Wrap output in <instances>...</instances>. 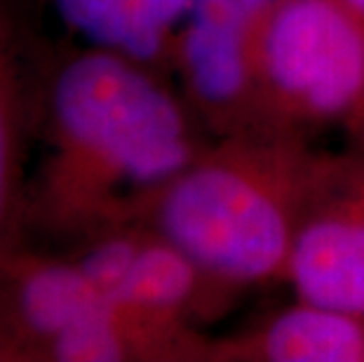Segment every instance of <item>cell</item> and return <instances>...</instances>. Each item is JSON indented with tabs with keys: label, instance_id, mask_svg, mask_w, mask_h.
I'll use <instances>...</instances> for the list:
<instances>
[{
	"label": "cell",
	"instance_id": "cell-1",
	"mask_svg": "<svg viewBox=\"0 0 364 362\" xmlns=\"http://www.w3.org/2000/svg\"><path fill=\"white\" fill-rule=\"evenodd\" d=\"M209 139L172 75L85 43L36 45L28 243L64 250L129 221Z\"/></svg>",
	"mask_w": 364,
	"mask_h": 362
},
{
	"label": "cell",
	"instance_id": "cell-2",
	"mask_svg": "<svg viewBox=\"0 0 364 362\" xmlns=\"http://www.w3.org/2000/svg\"><path fill=\"white\" fill-rule=\"evenodd\" d=\"M350 153L282 129L212 137L139 200L129 221L172 240L242 297L284 284L301 221Z\"/></svg>",
	"mask_w": 364,
	"mask_h": 362
},
{
	"label": "cell",
	"instance_id": "cell-3",
	"mask_svg": "<svg viewBox=\"0 0 364 362\" xmlns=\"http://www.w3.org/2000/svg\"><path fill=\"white\" fill-rule=\"evenodd\" d=\"M261 129L364 151V14L346 0H277L257 57Z\"/></svg>",
	"mask_w": 364,
	"mask_h": 362
},
{
	"label": "cell",
	"instance_id": "cell-4",
	"mask_svg": "<svg viewBox=\"0 0 364 362\" xmlns=\"http://www.w3.org/2000/svg\"><path fill=\"white\" fill-rule=\"evenodd\" d=\"M277 0H193L172 78L212 137L261 129L257 57Z\"/></svg>",
	"mask_w": 364,
	"mask_h": 362
},
{
	"label": "cell",
	"instance_id": "cell-5",
	"mask_svg": "<svg viewBox=\"0 0 364 362\" xmlns=\"http://www.w3.org/2000/svg\"><path fill=\"white\" fill-rule=\"evenodd\" d=\"M294 297L364 315V151L308 210L287 264Z\"/></svg>",
	"mask_w": 364,
	"mask_h": 362
},
{
	"label": "cell",
	"instance_id": "cell-6",
	"mask_svg": "<svg viewBox=\"0 0 364 362\" xmlns=\"http://www.w3.org/2000/svg\"><path fill=\"white\" fill-rule=\"evenodd\" d=\"M104 302L61 250L28 243L0 261V339L14 362H45L50 346Z\"/></svg>",
	"mask_w": 364,
	"mask_h": 362
},
{
	"label": "cell",
	"instance_id": "cell-7",
	"mask_svg": "<svg viewBox=\"0 0 364 362\" xmlns=\"http://www.w3.org/2000/svg\"><path fill=\"white\" fill-rule=\"evenodd\" d=\"M36 43L12 0H0V261L28 245L26 188L33 156Z\"/></svg>",
	"mask_w": 364,
	"mask_h": 362
},
{
	"label": "cell",
	"instance_id": "cell-8",
	"mask_svg": "<svg viewBox=\"0 0 364 362\" xmlns=\"http://www.w3.org/2000/svg\"><path fill=\"white\" fill-rule=\"evenodd\" d=\"M207 362H364V315L294 297L233 332L212 334Z\"/></svg>",
	"mask_w": 364,
	"mask_h": 362
},
{
	"label": "cell",
	"instance_id": "cell-9",
	"mask_svg": "<svg viewBox=\"0 0 364 362\" xmlns=\"http://www.w3.org/2000/svg\"><path fill=\"white\" fill-rule=\"evenodd\" d=\"M80 43L172 75L176 36L193 0H50Z\"/></svg>",
	"mask_w": 364,
	"mask_h": 362
},
{
	"label": "cell",
	"instance_id": "cell-10",
	"mask_svg": "<svg viewBox=\"0 0 364 362\" xmlns=\"http://www.w3.org/2000/svg\"><path fill=\"white\" fill-rule=\"evenodd\" d=\"M0 362H14V358H12V353H10V348H7V344L0 339Z\"/></svg>",
	"mask_w": 364,
	"mask_h": 362
},
{
	"label": "cell",
	"instance_id": "cell-11",
	"mask_svg": "<svg viewBox=\"0 0 364 362\" xmlns=\"http://www.w3.org/2000/svg\"><path fill=\"white\" fill-rule=\"evenodd\" d=\"M348 5L350 7H355V10H358L360 14H364V0H346Z\"/></svg>",
	"mask_w": 364,
	"mask_h": 362
}]
</instances>
